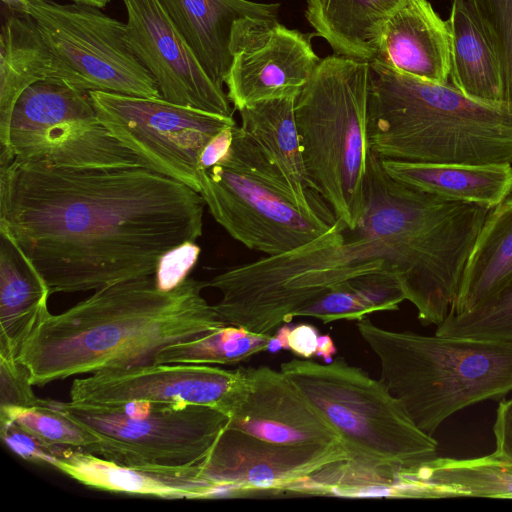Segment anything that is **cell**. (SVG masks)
<instances>
[{
  "label": "cell",
  "instance_id": "cell-1",
  "mask_svg": "<svg viewBox=\"0 0 512 512\" xmlns=\"http://www.w3.org/2000/svg\"><path fill=\"white\" fill-rule=\"evenodd\" d=\"M204 206L198 192L147 167L0 161V223L51 294L154 275L166 252L202 236Z\"/></svg>",
  "mask_w": 512,
  "mask_h": 512
},
{
  "label": "cell",
  "instance_id": "cell-2",
  "mask_svg": "<svg viewBox=\"0 0 512 512\" xmlns=\"http://www.w3.org/2000/svg\"><path fill=\"white\" fill-rule=\"evenodd\" d=\"M205 287L188 277L164 291L152 275L96 290L59 314L47 313L18 360L33 386L151 363L164 347L227 325L203 297Z\"/></svg>",
  "mask_w": 512,
  "mask_h": 512
},
{
  "label": "cell",
  "instance_id": "cell-3",
  "mask_svg": "<svg viewBox=\"0 0 512 512\" xmlns=\"http://www.w3.org/2000/svg\"><path fill=\"white\" fill-rule=\"evenodd\" d=\"M491 209L424 192L389 176L371 151L364 213L353 229L374 240L423 325L450 314Z\"/></svg>",
  "mask_w": 512,
  "mask_h": 512
},
{
  "label": "cell",
  "instance_id": "cell-4",
  "mask_svg": "<svg viewBox=\"0 0 512 512\" xmlns=\"http://www.w3.org/2000/svg\"><path fill=\"white\" fill-rule=\"evenodd\" d=\"M368 141L381 159L512 164V106L475 101L452 84L410 77L371 60Z\"/></svg>",
  "mask_w": 512,
  "mask_h": 512
},
{
  "label": "cell",
  "instance_id": "cell-5",
  "mask_svg": "<svg viewBox=\"0 0 512 512\" xmlns=\"http://www.w3.org/2000/svg\"><path fill=\"white\" fill-rule=\"evenodd\" d=\"M381 381L412 422L432 435L454 413L512 391V343L421 335L357 321Z\"/></svg>",
  "mask_w": 512,
  "mask_h": 512
},
{
  "label": "cell",
  "instance_id": "cell-6",
  "mask_svg": "<svg viewBox=\"0 0 512 512\" xmlns=\"http://www.w3.org/2000/svg\"><path fill=\"white\" fill-rule=\"evenodd\" d=\"M382 269L390 267L379 257L374 240L338 220L313 241L229 268L207 281V287L221 293L213 307L223 322L274 335L336 284Z\"/></svg>",
  "mask_w": 512,
  "mask_h": 512
},
{
  "label": "cell",
  "instance_id": "cell-7",
  "mask_svg": "<svg viewBox=\"0 0 512 512\" xmlns=\"http://www.w3.org/2000/svg\"><path fill=\"white\" fill-rule=\"evenodd\" d=\"M369 84L368 61L334 54L321 59L294 105L311 186L350 230L365 208Z\"/></svg>",
  "mask_w": 512,
  "mask_h": 512
},
{
  "label": "cell",
  "instance_id": "cell-8",
  "mask_svg": "<svg viewBox=\"0 0 512 512\" xmlns=\"http://www.w3.org/2000/svg\"><path fill=\"white\" fill-rule=\"evenodd\" d=\"M280 370L339 434L354 465L400 471L437 456L436 440L412 422L385 384L343 357L324 364L291 359Z\"/></svg>",
  "mask_w": 512,
  "mask_h": 512
},
{
  "label": "cell",
  "instance_id": "cell-9",
  "mask_svg": "<svg viewBox=\"0 0 512 512\" xmlns=\"http://www.w3.org/2000/svg\"><path fill=\"white\" fill-rule=\"evenodd\" d=\"M10 147L16 158L57 168L146 167L101 122L90 91L56 79L36 82L21 94Z\"/></svg>",
  "mask_w": 512,
  "mask_h": 512
},
{
  "label": "cell",
  "instance_id": "cell-10",
  "mask_svg": "<svg viewBox=\"0 0 512 512\" xmlns=\"http://www.w3.org/2000/svg\"><path fill=\"white\" fill-rule=\"evenodd\" d=\"M54 405L98 438L95 455L130 465L198 464L228 422L224 413L199 405Z\"/></svg>",
  "mask_w": 512,
  "mask_h": 512
},
{
  "label": "cell",
  "instance_id": "cell-11",
  "mask_svg": "<svg viewBox=\"0 0 512 512\" xmlns=\"http://www.w3.org/2000/svg\"><path fill=\"white\" fill-rule=\"evenodd\" d=\"M45 41L88 91L161 98L158 85L134 54L126 23L85 3L21 0Z\"/></svg>",
  "mask_w": 512,
  "mask_h": 512
},
{
  "label": "cell",
  "instance_id": "cell-12",
  "mask_svg": "<svg viewBox=\"0 0 512 512\" xmlns=\"http://www.w3.org/2000/svg\"><path fill=\"white\" fill-rule=\"evenodd\" d=\"M96 113L124 146L146 165L199 193L198 165L205 146L236 125L233 116L148 98L90 91Z\"/></svg>",
  "mask_w": 512,
  "mask_h": 512
},
{
  "label": "cell",
  "instance_id": "cell-13",
  "mask_svg": "<svg viewBox=\"0 0 512 512\" xmlns=\"http://www.w3.org/2000/svg\"><path fill=\"white\" fill-rule=\"evenodd\" d=\"M296 97L259 101L239 110L228 154L219 162L245 173L304 214L331 223L337 218L309 181L297 132Z\"/></svg>",
  "mask_w": 512,
  "mask_h": 512
},
{
  "label": "cell",
  "instance_id": "cell-14",
  "mask_svg": "<svg viewBox=\"0 0 512 512\" xmlns=\"http://www.w3.org/2000/svg\"><path fill=\"white\" fill-rule=\"evenodd\" d=\"M198 179L199 194L215 221L251 250L284 253L336 224L304 214L259 181L220 163L200 170Z\"/></svg>",
  "mask_w": 512,
  "mask_h": 512
},
{
  "label": "cell",
  "instance_id": "cell-15",
  "mask_svg": "<svg viewBox=\"0 0 512 512\" xmlns=\"http://www.w3.org/2000/svg\"><path fill=\"white\" fill-rule=\"evenodd\" d=\"M246 382V368L187 363H146L98 371L73 380L70 401L91 405L132 402L216 409L228 418Z\"/></svg>",
  "mask_w": 512,
  "mask_h": 512
},
{
  "label": "cell",
  "instance_id": "cell-16",
  "mask_svg": "<svg viewBox=\"0 0 512 512\" xmlns=\"http://www.w3.org/2000/svg\"><path fill=\"white\" fill-rule=\"evenodd\" d=\"M348 460L343 445L278 444L225 427L198 467L218 497H229L296 493L324 469Z\"/></svg>",
  "mask_w": 512,
  "mask_h": 512
},
{
  "label": "cell",
  "instance_id": "cell-17",
  "mask_svg": "<svg viewBox=\"0 0 512 512\" xmlns=\"http://www.w3.org/2000/svg\"><path fill=\"white\" fill-rule=\"evenodd\" d=\"M230 52L225 85L237 111L259 101L297 97L321 61L310 37L287 28L277 17L238 19Z\"/></svg>",
  "mask_w": 512,
  "mask_h": 512
},
{
  "label": "cell",
  "instance_id": "cell-18",
  "mask_svg": "<svg viewBox=\"0 0 512 512\" xmlns=\"http://www.w3.org/2000/svg\"><path fill=\"white\" fill-rule=\"evenodd\" d=\"M127 39L155 79L161 98L174 104L233 116L224 89L208 76L159 0H121Z\"/></svg>",
  "mask_w": 512,
  "mask_h": 512
},
{
  "label": "cell",
  "instance_id": "cell-19",
  "mask_svg": "<svg viewBox=\"0 0 512 512\" xmlns=\"http://www.w3.org/2000/svg\"><path fill=\"white\" fill-rule=\"evenodd\" d=\"M226 427L278 444L344 446L299 388L281 370L266 366L246 368L243 393Z\"/></svg>",
  "mask_w": 512,
  "mask_h": 512
},
{
  "label": "cell",
  "instance_id": "cell-20",
  "mask_svg": "<svg viewBox=\"0 0 512 512\" xmlns=\"http://www.w3.org/2000/svg\"><path fill=\"white\" fill-rule=\"evenodd\" d=\"M5 7L0 33V159L12 160L11 118L17 100L29 86L56 79L87 89L51 50L34 19L22 10Z\"/></svg>",
  "mask_w": 512,
  "mask_h": 512
},
{
  "label": "cell",
  "instance_id": "cell-21",
  "mask_svg": "<svg viewBox=\"0 0 512 512\" xmlns=\"http://www.w3.org/2000/svg\"><path fill=\"white\" fill-rule=\"evenodd\" d=\"M451 32L428 0H402L386 20L373 59L401 74L447 84Z\"/></svg>",
  "mask_w": 512,
  "mask_h": 512
},
{
  "label": "cell",
  "instance_id": "cell-22",
  "mask_svg": "<svg viewBox=\"0 0 512 512\" xmlns=\"http://www.w3.org/2000/svg\"><path fill=\"white\" fill-rule=\"evenodd\" d=\"M53 468L98 490L164 499L216 498L213 484L195 465H130L80 450L65 449Z\"/></svg>",
  "mask_w": 512,
  "mask_h": 512
},
{
  "label": "cell",
  "instance_id": "cell-23",
  "mask_svg": "<svg viewBox=\"0 0 512 512\" xmlns=\"http://www.w3.org/2000/svg\"><path fill=\"white\" fill-rule=\"evenodd\" d=\"M211 80L221 89L232 62L234 23L247 16L277 17L279 3L250 0H159Z\"/></svg>",
  "mask_w": 512,
  "mask_h": 512
},
{
  "label": "cell",
  "instance_id": "cell-24",
  "mask_svg": "<svg viewBox=\"0 0 512 512\" xmlns=\"http://www.w3.org/2000/svg\"><path fill=\"white\" fill-rule=\"evenodd\" d=\"M395 497L512 499V463L494 452L477 458H435L397 475Z\"/></svg>",
  "mask_w": 512,
  "mask_h": 512
},
{
  "label": "cell",
  "instance_id": "cell-25",
  "mask_svg": "<svg viewBox=\"0 0 512 512\" xmlns=\"http://www.w3.org/2000/svg\"><path fill=\"white\" fill-rule=\"evenodd\" d=\"M51 291L9 229L0 223V357L18 359L25 340L49 313Z\"/></svg>",
  "mask_w": 512,
  "mask_h": 512
},
{
  "label": "cell",
  "instance_id": "cell-26",
  "mask_svg": "<svg viewBox=\"0 0 512 512\" xmlns=\"http://www.w3.org/2000/svg\"><path fill=\"white\" fill-rule=\"evenodd\" d=\"M395 180L442 197L494 208L512 193V164L424 163L381 159Z\"/></svg>",
  "mask_w": 512,
  "mask_h": 512
},
{
  "label": "cell",
  "instance_id": "cell-27",
  "mask_svg": "<svg viewBox=\"0 0 512 512\" xmlns=\"http://www.w3.org/2000/svg\"><path fill=\"white\" fill-rule=\"evenodd\" d=\"M402 0H306L305 17L335 55L370 62L383 26Z\"/></svg>",
  "mask_w": 512,
  "mask_h": 512
},
{
  "label": "cell",
  "instance_id": "cell-28",
  "mask_svg": "<svg viewBox=\"0 0 512 512\" xmlns=\"http://www.w3.org/2000/svg\"><path fill=\"white\" fill-rule=\"evenodd\" d=\"M512 278V193L492 208L466 264L451 314L469 311Z\"/></svg>",
  "mask_w": 512,
  "mask_h": 512
},
{
  "label": "cell",
  "instance_id": "cell-29",
  "mask_svg": "<svg viewBox=\"0 0 512 512\" xmlns=\"http://www.w3.org/2000/svg\"><path fill=\"white\" fill-rule=\"evenodd\" d=\"M448 24L451 84L475 101L505 104L498 58L464 0H452Z\"/></svg>",
  "mask_w": 512,
  "mask_h": 512
},
{
  "label": "cell",
  "instance_id": "cell-30",
  "mask_svg": "<svg viewBox=\"0 0 512 512\" xmlns=\"http://www.w3.org/2000/svg\"><path fill=\"white\" fill-rule=\"evenodd\" d=\"M406 300L399 279L390 269L363 273L330 288L303 306L295 317H313L323 323L360 321L369 314L395 311Z\"/></svg>",
  "mask_w": 512,
  "mask_h": 512
},
{
  "label": "cell",
  "instance_id": "cell-31",
  "mask_svg": "<svg viewBox=\"0 0 512 512\" xmlns=\"http://www.w3.org/2000/svg\"><path fill=\"white\" fill-rule=\"evenodd\" d=\"M271 349H281L275 335H260L227 324L164 347L151 363L232 365Z\"/></svg>",
  "mask_w": 512,
  "mask_h": 512
},
{
  "label": "cell",
  "instance_id": "cell-32",
  "mask_svg": "<svg viewBox=\"0 0 512 512\" xmlns=\"http://www.w3.org/2000/svg\"><path fill=\"white\" fill-rule=\"evenodd\" d=\"M0 421H13L53 446L94 455L98 447V438L66 416L51 400L43 399L30 407H0Z\"/></svg>",
  "mask_w": 512,
  "mask_h": 512
},
{
  "label": "cell",
  "instance_id": "cell-33",
  "mask_svg": "<svg viewBox=\"0 0 512 512\" xmlns=\"http://www.w3.org/2000/svg\"><path fill=\"white\" fill-rule=\"evenodd\" d=\"M435 334L512 343V278L477 307L449 315Z\"/></svg>",
  "mask_w": 512,
  "mask_h": 512
},
{
  "label": "cell",
  "instance_id": "cell-34",
  "mask_svg": "<svg viewBox=\"0 0 512 512\" xmlns=\"http://www.w3.org/2000/svg\"><path fill=\"white\" fill-rule=\"evenodd\" d=\"M494 50L504 103L512 106V0H464Z\"/></svg>",
  "mask_w": 512,
  "mask_h": 512
},
{
  "label": "cell",
  "instance_id": "cell-35",
  "mask_svg": "<svg viewBox=\"0 0 512 512\" xmlns=\"http://www.w3.org/2000/svg\"><path fill=\"white\" fill-rule=\"evenodd\" d=\"M0 435L6 446L19 457L52 467L66 449L45 443L13 421H0Z\"/></svg>",
  "mask_w": 512,
  "mask_h": 512
},
{
  "label": "cell",
  "instance_id": "cell-36",
  "mask_svg": "<svg viewBox=\"0 0 512 512\" xmlns=\"http://www.w3.org/2000/svg\"><path fill=\"white\" fill-rule=\"evenodd\" d=\"M0 382V407H30L43 400L34 394L30 374L18 359L0 357Z\"/></svg>",
  "mask_w": 512,
  "mask_h": 512
},
{
  "label": "cell",
  "instance_id": "cell-37",
  "mask_svg": "<svg viewBox=\"0 0 512 512\" xmlns=\"http://www.w3.org/2000/svg\"><path fill=\"white\" fill-rule=\"evenodd\" d=\"M201 249L196 242L183 243L168 252L160 259L154 274L156 286L164 291H169L188 277L198 261Z\"/></svg>",
  "mask_w": 512,
  "mask_h": 512
},
{
  "label": "cell",
  "instance_id": "cell-38",
  "mask_svg": "<svg viewBox=\"0 0 512 512\" xmlns=\"http://www.w3.org/2000/svg\"><path fill=\"white\" fill-rule=\"evenodd\" d=\"M274 335L281 349L290 350L304 359L316 355L320 335L316 327L311 324L301 323L292 327L285 325Z\"/></svg>",
  "mask_w": 512,
  "mask_h": 512
},
{
  "label": "cell",
  "instance_id": "cell-39",
  "mask_svg": "<svg viewBox=\"0 0 512 512\" xmlns=\"http://www.w3.org/2000/svg\"><path fill=\"white\" fill-rule=\"evenodd\" d=\"M493 433L496 445L494 453L512 463V398L499 402Z\"/></svg>",
  "mask_w": 512,
  "mask_h": 512
},
{
  "label": "cell",
  "instance_id": "cell-40",
  "mask_svg": "<svg viewBox=\"0 0 512 512\" xmlns=\"http://www.w3.org/2000/svg\"><path fill=\"white\" fill-rule=\"evenodd\" d=\"M234 126L228 127L221 131L220 133H218L205 146L199 159V171L207 170L213 167L214 165L218 164L228 154L232 144Z\"/></svg>",
  "mask_w": 512,
  "mask_h": 512
},
{
  "label": "cell",
  "instance_id": "cell-41",
  "mask_svg": "<svg viewBox=\"0 0 512 512\" xmlns=\"http://www.w3.org/2000/svg\"><path fill=\"white\" fill-rule=\"evenodd\" d=\"M336 351L334 342L328 334L319 336L316 356L323 358L326 362H331Z\"/></svg>",
  "mask_w": 512,
  "mask_h": 512
},
{
  "label": "cell",
  "instance_id": "cell-42",
  "mask_svg": "<svg viewBox=\"0 0 512 512\" xmlns=\"http://www.w3.org/2000/svg\"><path fill=\"white\" fill-rule=\"evenodd\" d=\"M76 3H85L98 8H104L110 0H70Z\"/></svg>",
  "mask_w": 512,
  "mask_h": 512
},
{
  "label": "cell",
  "instance_id": "cell-43",
  "mask_svg": "<svg viewBox=\"0 0 512 512\" xmlns=\"http://www.w3.org/2000/svg\"><path fill=\"white\" fill-rule=\"evenodd\" d=\"M2 3L6 6L17 8L21 2V0H1Z\"/></svg>",
  "mask_w": 512,
  "mask_h": 512
}]
</instances>
